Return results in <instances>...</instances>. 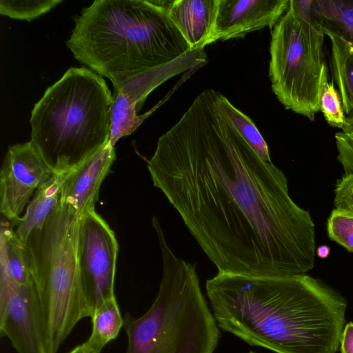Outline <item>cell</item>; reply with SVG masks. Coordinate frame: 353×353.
<instances>
[{"instance_id": "6da1fadb", "label": "cell", "mask_w": 353, "mask_h": 353, "mask_svg": "<svg viewBox=\"0 0 353 353\" xmlns=\"http://www.w3.org/2000/svg\"><path fill=\"white\" fill-rule=\"evenodd\" d=\"M206 89L161 135L148 161L153 185L179 214L219 272L305 274L314 266L315 225L288 179L221 115Z\"/></svg>"}, {"instance_id": "7a4b0ae2", "label": "cell", "mask_w": 353, "mask_h": 353, "mask_svg": "<svg viewBox=\"0 0 353 353\" xmlns=\"http://www.w3.org/2000/svg\"><path fill=\"white\" fill-rule=\"evenodd\" d=\"M218 326L276 353H336L347 302L305 274L259 276L220 272L205 282Z\"/></svg>"}, {"instance_id": "3957f363", "label": "cell", "mask_w": 353, "mask_h": 353, "mask_svg": "<svg viewBox=\"0 0 353 353\" xmlns=\"http://www.w3.org/2000/svg\"><path fill=\"white\" fill-rule=\"evenodd\" d=\"M65 44L113 85L192 50L163 0H95L77 17Z\"/></svg>"}, {"instance_id": "277c9868", "label": "cell", "mask_w": 353, "mask_h": 353, "mask_svg": "<svg viewBox=\"0 0 353 353\" xmlns=\"http://www.w3.org/2000/svg\"><path fill=\"white\" fill-rule=\"evenodd\" d=\"M113 96L102 76L70 68L35 103L30 141L54 173L74 170L104 148L112 130Z\"/></svg>"}, {"instance_id": "5b68a950", "label": "cell", "mask_w": 353, "mask_h": 353, "mask_svg": "<svg viewBox=\"0 0 353 353\" xmlns=\"http://www.w3.org/2000/svg\"><path fill=\"white\" fill-rule=\"evenodd\" d=\"M152 224L162 254V279L154 301L143 315L125 314L124 353H214L220 332L195 265L175 255L156 217Z\"/></svg>"}, {"instance_id": "8992f818", "label": "cell", "mask_w": 353, "mask_h": 353, "mask_svg": "<svg viewBox=\"0 0 353 353\" xmlns=\"http://www.w3.org/2000/svg\"><path fill=\"white\" fill-rule=\"evenodd\" d=\"M81 219L59 203L24 244L45 322L47 353H57L78 322L92 314L78 264Z\"/></svg>"}, {"instance_id": "52a82bcc", "label": "cell", "mask_w": 353, "mask_h": 353, "mask_svg": "<svg viewBox=\"0 0 353 353\" xmlns=\"http://www.w3.org/2000/svg\"><path fill=\"white\" fill-rule=\"evenodd\" d=\"M312 0H290L287 12L273 27L269 77L273 92L288 110L313 120L327 80L324 34L310 17Z\"/></svg>"}, {"instance_id": "ba28073f", "label": "cell", "mask_w": 353, "mask_h": 353, "mask_svg": "<svg viewBox=\"0 0 353 353\" xmlns=\"http://www.w3.org/2000/svg\"><path fill=\"white\" fill-rule=\"evenodd\" d=\"M118 251L115 234L108 223L95 208L85 212L79 226L78 264L83 293L92 312L115 296Z\"/></svg>"}, {"instance_id": "9c48e42d", "label": "cell", "mask_w": 353, "mask_h": 353, "mask_svg": "<svg viewBox=\"0 0 353 353\" xmlns=\"http://www.w3.org/2000/svg\"><path fill=\"white\" fill-rule=\"evenodd\" d=\"M207 62L202 50H192L174 61L139 73L113 85L112 130L110 143L132 133L157 106L142 115L137 114L148 94L172 77Z\"/></svg>"}, {"instance_id": "30bf717a", "label": "cell", "mask_w": 353, "mask_h": 353, "mask_svg": "<svg viewBox=\"0 0 353 353\" xmlns=\"http://www.w3.org/2000/svg\"><path fill=\"white\" fill-rule=\"evenodd\" d=\"M54 172L30 141L10 145L0 172V211L4 219L20 217L37 190Z\"/></svg>"}, {"instance_id": "8fae6325", "label": "cell", "mask_w": 353, "mask_h": 353, "mask_svg": "<svg viewBox=\"0 0 353 353\" xmlns=\"http://www.w3.org/2000/svg\"><path fill=\"white\" fill-rule=\"evenodd\" d=\"M0 336L17 353H47L45 322L34 279L17 285L0 314Z\"/></svg>"}, {"instance_id": "7c38bea8", "label": "cell", "mask_w": 353, "mask_h": 353, "mask_svg": "<svg viewBox=\"0 0 353 353\" xmlns=\"http://www.w3.org/2000/svg\"><path fill=\"white\" fill-rule=\"evenodd\" d=\"M289 2L290 0H217L211 43L274 27L287 12Z\"/></svg>"}, {"instance_id": "4fadbf2b", "label": "cell", "mask_w": 353, "mask_h": 353, "mask_svg": "<svg viewBox=\"0 0 353 353\" xmlns=\"http://www.w3.org/2000/svg\"><path fill=\"white\" fill-rule=\"evenodd\" d=\"M116 159L110 142L74 170L70 171L60 191L59 203L82 216L94 209L103 181Z\"/></svg>"}, {"instance_id": "5bb4252c", "label": "cell", "mask_w": 353, "mask_h": 353, "mask_svg": "<svg viewBox=\"0 0 353 353\" xmlns=\"http://www.w3.org/2000/svg\"><path fill=\"white\" fill-rule=\"evenodd\" d=\"M163 5L192 50L211 43L217 0H163Z\"/></svg>"}, {"instance_id": "9a60e30c", "label": "cell", "mask_w": 353, "mask_h": 353, "mask_svg": "<svg viewBox=\"0 0 353 353\" xmlns=\"http://www.w3.org/2000/svg\"><path fill=\"white\" fill-rule=\"evenodd\" d=\"M69 172L55 173L51 179L37 190L27 205L24 214L10 221L23 244L34 232L41 229L48 216L59 205L61 188Z\"/></svg>"}, {"instance_id": "2e32d148", "label": "cell", "mask_w": 353, "mask_h": 353, "mask_svg": "<svg viewBox=\"0 0 353 353\" xmlns=\"http://www.w3.org/2000/svg\"><path fill=\"white\" fill-rule=\"evenodd\" d=\"M310 17L324 35L341 39L353 47V0H312Z\"/></svg>"}, {"instance_id": "e0dca14e", "label": "cell", "mask_w": 353, "mask_h": 353, "mask_svg": "<svg viewBox=\"0 0 353 353\" xmlns=\"http://www.w3.org/2000/svg\"><path fill=\"white\" fill-rule=\"evenodd\" d=\"M4 219L1 223L0 274L17 285H24L33 280L29 253L17 236L12 223Z\"/></svg>"}, {"instance_id": "ac0fdd59", "label": "cell", "mask_w": 353, "mask_h": 353, "mask_svg": "<svg viewBox=\"0 0 353 353\" xmlns=\"http://www.w3.org/2000/svg\"><path fill=\"white\" fill-rule=\"evenodd\" d=\"M331 68L338 86L343 111L353 116V47L344 40L330 36Z\"/></svg>"}, {"instance_id": "d6986e66", "label": "cell", "mask_w": 353, "mask_h": 353, "mask_svg": "<svg viewBox=\"0 0 353 353\" xmlns=\"http://www.w3.org/2000/svg\"><path fill=\"white\" fill-rule=\"evenodd\" d=\"M92 332L87 341L94 347L102 349L115 339L123 327L122 317L116 296L97 307L91 316Z\"/></svg>"}, {"instance_id": "ffe728a7", "label": "cell", "mask_w": 353, "mask_h": 353, "mask_svg": "<svg viewBox=\"0 0 353 353\" xmlns=\"http://www.w3.org/2000/svg\"><path fill=\"white\" fill-rule=\"evenodd\" d=\"M216 105L221 115L259 156L265 161L272 162L268 144L251 119L219 92L216 93Z\"/></svg>"}, {"instance_id": "44dd1931", "label": "cell", "mask_w": 353, "mask_h": 353, "mask_svg": "<svg viewBox=\"0 0 353 353\" xmlns=\"http://www.w3.org/2000/svg\"><path fill=\"white\" fill-rule=\"evenodd\" d=\"M61 0L0 1V13L12 19L28 22L43 15L61 3Z\"/></svg>"}, {"instance_id": "7402d4cb", "label": "cell", "mask_w": 353, "mask_h": 353, "mask_svg": "<svg viewBox=\"0 0 353 353\" xmlns=\"http://www.w3.org/2000/svg\"><path fill=\"white\" fill-rule=\"evenodd\" d=\"M330 239L353 252V212L334 209L327 219Z\"/></svg>"}, {"instance_id": "603a6c76", "label": "cell", "mask_w": 353, "mask_h": 353, "mask_svg": "<svg viewBox=\"0 0 353 353\" xmlns=\"http://www.w3.org/2000/svg\"><path fill=\"white\" fill-rule=\"evenodd\" d=\"M320 110L329 125L341 129L345 122V117L339 92L333 82L327 80L324 83L320 96Z\"/></svg>"}, {"instance_id": "cb8c5ba5", "label": "cell", "mask_w": 353, "mask_h": 353, "mask_svg": "<svg viewBox=\"0 0 353 353\" xmlns=\"http://www.w3.org/2000/svg\"><path fill=\"white\" fill-rule=\"evenodd\" d=\"M335 209L353 212V172L344 174L336 183Z\"/></svg>"}, {"instance_id": "d4e9b609", "label": "cell", "mask_w": 353, "mask_h": 353, "mask_svg": "<svg viewBox=\"0 0 353 353\" xmlns=\"http://www.w3.org/2000/svg\"><path fill=\"white\" fill-rule=\"evenodd\" d=\"M341 353H353V322L347 323L340 339Z\"/></svg>"}, {"instance_id": "484cf974", "label": "cell", "mask_w": 353, "mask_h": 353, "mask_svg": "<svg viewBox=\"0 0 353 353\" xmlns=\"http://www.w3.org/2000/svg\"><path fill=\"white\" fill-rule=\"evenodd\" d=\"M101 350L94 347L86 341L85 343L76 346L68 353H101Z\"/></svg>"}, {"instance_id": "4316f807", "label": "cell", "mask_w": 353, "mask_h": 353, "mask_svg": "<svg viewBox=\"0 0 353 353\" xmlns=\"http://www.w3.org/2000/svg\"><path fill=\"white\" fill-rule=\"evenodd\" d=\"M339 132L343 136L353 138V116L346 118L345 124Z\"/></svg>"}, {"instance_id": "83f0119b", "label": "cell", "mask_w": 353, "mask_h": 353, "mask_svg": "<svg viewBox=\"0 0 353 353\" xmlns=\"http://www.w3.org/2000/svg\"><path fill=\"white\" fill-rule=\"evenodd\" d=\"M248 353H256V352H253V351H250V352H248Z\"/></svg>"}]
</instances>
